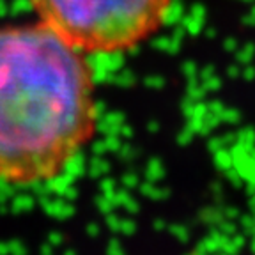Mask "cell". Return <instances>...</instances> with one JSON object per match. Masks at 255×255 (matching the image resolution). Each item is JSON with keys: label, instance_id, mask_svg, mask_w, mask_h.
<instances>
[{"label": "cell", "instance_id": "83f0119b", "mask_svg": "<svg viewBox=\"0 0 255 255\" xmlns=\"http://www.w3.org/2000/svg\"><path fill=\"white\" fill-rule=\"evenodd\" d=\"M117 140H108V147L110 149H117Z\"/></svg>", "mask_w": 255, "mask_h": 255}, {"label": "cell", "instance_id": "7402d4cb", "mask_svg": "<svg viewBox=\"0 0 255 255\" xmlns=\"http://www.w3.org/2000/svg\"><path fill=\"white\" fill-rule=\"evenodd\" d=\"M85 232H87L89 238H100L101 234V227H100V223H96V222H91L85 227Z\"/></svg>", "mask_w": 255, "mask_h": 255}, {"label": "cell", "instance_id": "3957f363", "mask_svg": "<svg viewBox=\"0 0 255 255\" xmlns=\"http://www.w3.org/2000/svg\"><path fill=\"white\" fill-rule=\"evenodd\" d=\"M60 170L71 174L75 179L82 177V175L85 174V161H84V152H82V149L76 151V152H73L71 156H68V158L64 159Z\"/></svg>", "mask_w": 255, "mask_h": 255}, {"label": "cell", "instance_id": "6da1fadb", "mask_svg": "<svg viewBox=\"0 0 255 255\" xmlns=\"http://www.w3.org/2000/svg\"><path fill=\"white\" fill-rule=\"evenodd\" d=\"M101 112L80 52L43 23L0 27V175L52 177Z\"/></svg>", "mask_w": 255, "mask_h": 255}, {"label": "cell", "instance_id": "484cf974", "mask_svg": "<svg viewBox=\"0 0 255 255\" xmlns=\"http://www.w3.org/2000/svg\"><path fill=\"white\" fill-rule=\"evenodd\" d=\"M0 255H9L7 241H0Z\"/></svg>", "mask_w": 255, "mask_h": 255}, {"label": "cell", "instance_id": "7a4b0ae2", "mask_svg": "<svg viewBox=\"0 0 255 255\" xmlns=\"http://www.w3.org/2000/svg\"><path fill=\"white\" fill-rule=\"evenodd\" d=\"M39 23L80 53L126 52L161 28L172 0H28Z\"/></svg>", "mask_w": 255, "mask_h": 255}, {"label": "cell", "instance_id": "ffe728a7", "mask_svg": "<svg viewBox=\"0 0 255 255\" xmlns=\"http://www.w3.org/2000/svg\"><path fill=\"white\" fill-rule=\"evenodd\" d=\"M78 193H80L78 188H76L75 184H69V186L62 191V195L60 197H62L64 200H68V202H75V200L78 199Z\"/></svg>", "mask_w": 255, "mask_h": 255}, {"label": "cell", "instance_id": "52a82bcc", "mask_svg": "<svg viewBox=\"0 0 255 255\" xmlns=\"http://www.w3.org/2000/svg\"><path fill=\"white\" fill-rule=\"evenodd\" d=\"M138 190L143 197H147V199H151V200H165V199H168V195H170V191H168L167 188L156 186V184L151 183V181L140 183Z\"/></svg>", "mask_w": 255, "mask_h": 255}, {"label": "cell", "instance_id": "7c38bea8", "mask_svg": "<svg viewBox=\"0 0 255 255\" xmlns=\"http://www.w3.org/2000/svg\"><path fill=\"white\" fill-rule=\"evenodd\" d=\"M28 183H30V188H28V190L32 191V195H34V197H39V195H43V193H50V190L46 188L44 179L34 177V179H30Z\"/></svg>", "mask_w": 255, "mask_h": 255}, {"label": "cell", "instance_id": "4316f807", "mask_svg": "<svg viewBox=\"0 0 255 255\" xmlns=\"http://www.w3.org/2000/svg\"><path fill=\"white\" fill-rule=\"evenodd\" d=\"M9 213V206H7V202H2L0 204V215L4 216V215H7Z\"/></svg>", "mask_w": 255, "mask_h": 255}, {"label": "cell", "instance_id": "44dd1931", "mask_svg": "<svg viewBox=\"0 0 255 255\" xmlns=\"http://www.w3.org/2000/svg\"><path fill=\"white\" fill-rule=\"evenodd\" d=\"M168 231H170L172 234L175 236V238H179L181 241H186V239H188V232H186V229L181 227V225H170V227H168Z\"/></svg>", "mask_w": 255, "mask_h": 255}, {"label": "cell", "instance_id": "ba28073f", "mask_svg": "<svg viewBox=\"0 0 255 255\" xmlns=\"http://www.w3.org/2000/svg\"><path fill=\"white\" fill-rule=\"evenodd\" d=\"M108 172H110V165H108L105 159H101L100 156L92 158L91 167H89V175H91V177L98 179V177H103V175H107Z\"/></svg>", "mask_w": 255, "mask_h": 255}, {"label": "cell", "instance_id": "8fae6325", "mask_svg": "<svg viewBox=\"0 0 255 255\" xmlns=\"http://www.w3.org/2000/svg\"><path fill=\"white\" fill-rule=\"evenodd\" d=\"M9 255H28V248L23 245L20 239H9L7 241Z\"/></svg>", "mask_w": 255, "mask_h": 255}, {"label": "cell", "instance_id": "277c9868", "mask_svg": "<svg viewBox=\"0 0 255 255\" xmlns=\"http://www.w3.org/2000/svg\"><path fill=\"white\" fill-rule=\"evenodd\" d=\"M34 207H36V197L28 195L25 191H18L11 199L9 211H11L12 215H23V213H30Z\"/></svg>", "mask_w": 255, "mask_h": 255}, {"label": "cell", "instance_id": "4fadbf2b", "mask_svg": "<svg viewBox=\"0 0 255 255\" xmlns=\"http://www.w3.org/2000/svg\"><path fill=\"white\" fill-rule=\"evenodd\" d=\"M94 204H96V207L100 209V213H103V215H108V213H112L114 209H116V206L112 204V200H108L107 197L101 193V195H98L94 199Z\"/></svg>", "mask_w": 255, "mask_h": 255}, {"label": "cell", "instance_id": "2e32d148", "mask_svg": "<svg viewBox=\"0 0 255 255\" xmlns=\"http://www.w3.org/2000/svg\"><path fill=\"white\" fill-rule=\"evenodd\" d=\"M75 213H76V209H75V206H73V202H66L60 206V209H59V213H57V220H68V218H71V216H75Z\"/></svg>", "mask_w": 255, "mask_h": 255}, {"label": "cell", "instance_id": "30bf717a", "mask_svg": "<svg viewBox=\"0 0 255 255\" xmlns=\"http://www.w3.org/2000/svg\"><path fill=\"white\" fill-rule=\"evenodd\" d=\"M100 190L108 200H112L114 204V197H116V190H117V183L112 177H105V179L100 181Z\"/></svg>", "mask_w": 255, "mask_h": 255}, {"label": "cell", "instance_id": "9a60e30c", "mask_svg": "<svg viewBox=\"0 0 255 255\" xmlns=\"http://www.w3.org/2000/svg\"><path fill=\"white\" fill-rule=\"evenodd\" d=\"M107 255H128L124 250L123 243H121L117 238H112L107 245Z\"/></svg>", "mask_w": 255, "mask_h": 255}, {"label": "cell", "instance_id": "cb8c5ba5", "mask_svg": "<svg viewBox=\"0 0 255 255\" xmlns=\"http://www.w3.org/2000/svg\"><path fill=\"white\" fill-rule=\"evenodd\" d=\"M168 225H167V222H165V220H161V218H156V220H152V229H154V231H165V229H167Z\"/></svg>", "mask_w": 255, "mask_h": 255}, {"label": "cell", "instance_id": "d4e9b609", "mask_svg": "<svg viewBox=\"0 0 255 255\" xmlns=\"http://www.w3.org/2000/svg\"><path fill=\"white\" fill-rule=\"evenodd\" d=\"M103 149H105L103 143H100V142H94V143H92V151H94L96 154H101V152H103Z\"/></svg>", "mask_w": 255, "mask_h": 255}, {"label": "cell", "instance_id": "e0dca14e", "mask_svg": "<svg viewBox=\"0 0 255 255\" xmlns=\"http://www.w3.org/2000/svg\"><path fill=\"white\" fill-rule=\"evenodd\" d=\"M119 232L124 236H133L136 232V222L131 218H126L123 220L121 218V227H119Z\"/></svg>", "mask_w": 255, "mask_h": 255}, {"label": "cell", "instance_id": "d6986e66", "mask_svg": "<svg viewBox=\"0 0 255 255\" xmlns=\"http://www.w3.org/2000/svg\"><path fill=\"white\" fill-rule=\"evenodd\" d=\"M46 243H50L53 248L62 247V243H64V234H62V232H59V231H52L50 234H48Z\"/></svg>", "mask_w": 255, "mask_h": 255}, {"label": "cell", "instance_id": "9c48e42d", "mask_svg": "<svg viewBox=\"0 0 255 255\" xmlns=\"http://www.w3.org/2000/svg\"><path fill=\"white\" fill-rule=\"evenodd\" d=\"M163 175H165V170H163V167H161V163H159L158 159H151L149 165H147V170H145V177H147V181L156 183V181H159Z\"/></svg>", "mask_w": 255, "mask_h": 255}, {"label": "cell", "instance_id": "f1b7e54d", "mask_svg": "<svg viewBox=\"0 0 255 255\" xmlns=\"http://www.w3.org/2000/svg\"><path fill=\"white\" fill-rule=\"evenodd\" d=\"M64 255H78V254H76L75 250H66L64 252Z\"/></svg>", "mask_w": 255, "mask_h": 255}, {"label": "cell", "instance_id": "8992f818", "mask_svg": "<svg viewBox=\"0 0 255 255\" xmlns=\"http://www.w3.org/2000/svg\"><path fill=\"white\" fill-rule=\"evenodd\" d=\"M114 206H121L124 207L129 215H138L140 213V204L129 195V190L126 188H121V190H116V197H114Z\"/></svg>", "mask_w": 255, "mask_h": 255}, {"label": "cell", "instance_id": "603a6c76", "mask_svg": "<svg viewBox=\"0 0 255 255\" xmlns=\"http://www.w3.org/2000/svg\"><path fill=\"white\" fill-rule=\"evenodd\" d=\"M53 250H55V248H53L50 243H43L39 247V255H55V252Z\"/></svg>", "mask_w": 255, "mask_h": 255}, {"label": "cell", "instance_id": "5b68a950", "mask_svg": "<svg viewBox=\"0 0 255 255\" xmlns=\"http://www.w3.org/2000/svg\"><path fill=\"white\" fill-rule=\"evenodd\" d=\"M46 188L50 190L52 195H62V191L69 186V184L75 183V177L68 172H60V174H53L52 177L44 179Z\"/></svg>", "mask_w": 255, "mask_h": 255}, {"label": "cell", "instance_id": "5bb4252c", "mask_svg": "<svg viewBox=\"0 0 255 255\" xmlns=\"http://www.w3.org/2000/svg\"><path fill=\"white\" fill-rule=\"evenodd\" d=\"M121 183H123V188H126V190H135V188H138V184H140V177L135 174V172H128V174L123 175Z\"/></svg>", "mask_w": 255, "mask_h": 255}, {"label": "cell", "instance_id": "ac0fdd59", "mask_svg": "<svg viewBox=\"0 0 255 255\" xmlns=\"http://www.w3.org/2000/svg\"><path fill=\"white\" fill-rule=\"evenodd\" d=\"M105 223H107V227L110 229L112 232H119V227H121V218L116 215V213L112 211L108 215H105Z\"/></svg>", "mask_w": 255, "mask_h": 255}]
</instances>
